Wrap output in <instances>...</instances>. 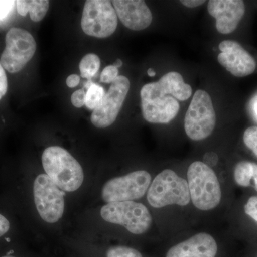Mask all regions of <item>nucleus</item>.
Instances as JSON below:
<instances>
[{"label": "nucleus", "mask_w": 257, "mask_h": 257, "mask_svg": "<svg viewBox=\"0 0 257 257\" xmlns=\"http://www.w3.org/2000/svg\"><path fill=\"white\" fill-rule=\"evenodd\" d=\"M192 94V88L177 72H170L158 82L142 88V111L144 119L153 124H167L179 111V101H186Z\"/></svg>", "instance_id": "f257e3e1"}, {"label": "nucleus", "mask_w": 257, "mask_h": 257, "mask_svg": "<svg viewBox=\"0 0 257 257\" xmlns=\"http://www.w3.org/2000/svg\"><path fill=\"white\" fill-rule=\"evenodd\" d=\"M47 175L62 190H77L84 182V172L78 162L67 150L58 146L47 147L42 156Z\"/></svg>", "instance_id": "f03ea898"}, {"label": "nucleus", "mask_w": 257, "mask_h": 257, "mask_svg": "<svg viewBox=\"0 0 257 257\" xmlns=\"http://www.w3.org/2000/svg\"><path fill=\"white\" fill-rule=\"evenodd\" d=\"M191 200L197 209L209 211L219 205L221 190L214 170L202 162H194L187 171Z\"/></svg>", "instance_id": "7ed1b4c3"}, {"label": "nucleus", "mask_w": 257, "mask_h": 257, "mask_svg": "<svg viewBox=\"0 0 257 257\" xmlns=\"http://www.w3.org/2000/svg\"><path fill=\"white\" fill-rule=\"evenodd\" d=\"M191 198L187 181L172 170H165L155 177L147 192V201L154 208L169 205L184 207Z\"/></svg>", "instance_id": "20e7f679"}, {"label": "nucleus", "mask_w": 257, "mask_h": 257, "mask_svg": "<svg viewBox=\"0 0 257 257\" xmlns=\"http://www.w3.org/2000/svg\"><path fill=\"white\" fill-rule=\"evenodd\" d=\"M216 113L210 95L199 89L194 93L184 119L186 134L191 140L200 141L210 136L216 125Z\"/></svg>", "instance_id": "39448f33"}, {"label": "nucleus", "mask_w": 257, "mask_h": 257, "mask_svg": "<svg viewBox=\"0 0 257 257\" xmlns=\"http://www.w3.org/2000/svg\"><path fill=\"white\" fill-rule=\"evenodd\" d=\"M102 219L111 224L124 226L134 234H142L150 229L151 214L141 203L126 201L106 204L101 209Z\"/></svg>", "instance_id": "423d86ee"}, {"label": "nucleus", "mask_w": 257, "mask_h": 257, "mask_svg": "<svg viewBox=\"0 0 257 257\" xmlns=\"http://www.w3.org/2000/svg\"><path fill=\"white\" fill-rule=\"evenodd\" d=\"M5 44L0 62L10 73L21 71L31 60L37 49L33 36L21 28L10 29L5 37Z\"/></svg>", "instance_id": "0eeeda50"}, {"label": "nucleus", "mask_w": 257, "mask_h": 257, "mask_svg": "<svg viewBox=\"0 0 257 257\" xmlns=\"http://www.w3.org/2000/svg\"><path fill=\"white\" fill-rule=\"evenodd\" d=\"M118 18L112 3L107 0H87L83 10L81 26L86 35L97 38L111 36Z\"/></svg>", "instance_id": "6e6552de"}, {"label": "nucleus", "mask_w": 257, "mask_h": 257, "mask_svg": "<svg viewBox=\"0 0 257 257\" xmlns=\"http://www.w3.org/2000/svg\"><path fill=\"white\" fill-rule=\"evenodd\" d=\"M152 177L145 170L135 171L108 181L101 190V197L109 203L126 202L140 199L151 184Z\"/></svg>", "instance_id": "1a4fd4ad"}, {"label": "nucleus", "mask_w": 257, "mask_h": 257, "mask_svg": "<svg viewBox=\"0 0 257 257\" xmlns=\"http://www.w3.org/2000/svg\"><path fill=\"white\" fill-rule=\"evenodd\" d=\"M34 199L37 211L44 221L57 222L64 214V193L47 175L37 176L34 182Z\"/></svg>", "instance_id": "9d476101"}, {"label": "nucleus", "mask_w": 257, "mask_h": 257, "mask_svg": "<svg viewBox=\"0 0 257 257\" xmlns=\"http://www.w3.org/2000/svg\"><path fill=\"white\" fill-rule=\"evenodd\" d=\"M130 88V82L124 76H118L109 90L96 106L91 121L97 128H106L116 121Z\"/></svg>", "instance_id": "9b49d317"}, {"label": "nucleus", "mask_w": 257, "mask_h": 257, "mask_svg": "<svg viewBox=\"0 0 257 257\" xmlns=\"http://www.w3.org/2000/svg\"><path fill=\"white\" fill-rule=\"evenodd\" d=\"M219 48L221 53L218 55V62L235 77H246L254 72V59L237 42L224 40Z\"/></svg>", "instance_id": "f8f14e48"}, {"label": "nucleus", "mask_w": 257, "mask_h": 257, "mask_svg": "<svg viewBox=\"0 0 257 257\" xmlns=\"http://www.w3.org/2000/svg\"><path fill=\"white\" fill-rule=\"evenodd\" d=\"M208 12L216 19V30L227 35L234 32L245 14V5L241 0H211Z\"/></svg>", "instance_id": "ddd939ff"}, {"label": "nucleus", "mask_w": 257, "mask_h": 257, "mask_svg": "<svg viewBox=\"0 0 257 257\" xmlns=\"http://www.w3.org/2000/svg\"><path fill=\"white\" fill-rule=\"evenodd\" d=\"M117 18L126 28L140 31L152 24L151 10L143 0H114L111 2Z\"/></svg>", "instance_id": "4468645a"}, {"label": "nucleus", "mask_w": 257, "mask_h": 257, "mask_svg": "<svg viewBox=\"0 0 257 257\" xmlns=\"http://www.w3.org/2000/svg\"><path fill=\"white\" fill-rule=\"evenodd\" d=\"M217 253L214 238L207 233H199L172 246L165 257H216Z\"/></svg>", "instance_id": "2eb2a0df"}, {"label": "nucleus", "mask_w": 257, "mask_h": 257, "mask_svg": "<svg viewBox=\"0 0 257 257\" xmlns=\"http://www.w3.org/2000/svg\"><path fill=\"white\" fill-rule=\"evenodd\" d=\"M17 10L21 16H26L30 13L33 22L41 21L45 18L50 7L47 0H18L16 1Z\"/></svg>", "instance_id": "dca6fc26"}, {"label": "nucleus", "mask_w": 257, "mask_h": 257, "mask_svg": "<svg viewBox=\"0 0 257 257\" xmlns=\"http://www.w3.org/2000/svg\"><path fill=\"white\" fill-rule=\"evenodd\" d=\"M100 59L95 54H88L84 56L79 63L81 77L87 79H92L100 68Z\"/></svg>", "instance_id": "f3484780"}, {"label": "nucleus", "mask_w": 257, "mask_h": 257, "mask_svg": "<svg viewBox=\"0 0 257 257\" xmlns=\"http://www.w3.org/2000/svg\"><path fill=\"white\" fill-rule=\"evenodd\" d=\"M253 162L242 161L236 165L234 168L235 182L239 186L247 187L251 186L252 179Z\"/></svg>", "instance_id": "a211bd4d"}, {"label": "nucleus", "mask_w": 257, "mask_h": 257, "mask_svg": "<svg viewBox=\"0 0 257 257\" xmlns=\"http://www.w3.org/2000/svg\"><path fill=\"white\" fill-rule=\"evenodd\" d=\"M105 95L104 88L99 84L93 83L86 92L85 105L88 109H94L100 104L103 97Z\"/></svg>", "instance_id": "6ab92c4d"}, {"label": "nucleus", "mask_w": 257, "mask_h": 257, "mask_svg": "<svg viewBox=\"0 0 257 257\" xmlns=\"http://www.w3.org/2000/svg\"><path fill=\"white\" fill-rule=\"evenodd\" d=\"M106 257H143L135 248L125 246H116L109 248L106 251Z\"/></svg>", "instance_id": "aec40b11"}, {"label": "nucleus", "mask_w": 257, "mask_h": 257, "mask_svg": "<svg viewBox=\"0 0 257 257\" xmlns=\"http://www.w3.org/2000/svg\"><path fill=\"white\" fill-rule=\"evenodd\" d=\"M243 142L246 146L257 157V126H250L245 130L243 134Z\"/></svg>", "instance_id": "412c9836"}, {"label": "nucleus", "mask_w": 257, "mask_h": 257, "mask_svg": "<svg viewBox=\"0 0 257 257\" xmlns=\"http://www.w3.org/2000/svg\"><path fill=\"white\" fill-rule=\"evenodd\" d=\"M119 69L114 65H109L103 69L101 74L100 81L103 83H112L117 78Z\"/></svg>", "instance_id": "4be33fe9"}, {"label": "nucleus", "mask_w": 257, "mask_h": 257, "mask_svg": "<svg viewBox=\"0 0 257 257\" xmlns=\"http://www.w3.org/2000/svg\"><path fill=\"white\" fill-rule=\"evenodd\" d=\"M244 211L248 216L257 221V196L250 197L245 204Z\"/></svg>", "instance_id": "5701e85b"}, {"label": "nucleus", "mask_w": 257, "mask_h": 257, "mask_svg": "<svg viewBox=\"0 0 257 257\" xmlns=\"http://www.w3.org/2000/svg\"><path fill=\"white\" fill-rule=\"evenodd\" d=\"M16 1L0 0V21H3L13 10Z\"/></svg>", "instance_id": "b1692460"}, {"label": "nucleus", "mask_w": 257, "mask_h": 257, "mask_svg": "<svg viewBox=\"0 0 257 257\" xmlns=\"http://www.w3.org/2000/svg\"><path fill=\"white\" fill-rule=\"evenodd\" d=\"M86 92L84 89H79L72 94L71 101L75 107L81 108L85 104Z\"/></svg>", "instance_id": "393cba45"}, {"label": "nucleus", "mask_w": 257, "mask_h": 257, "mask_svg": "<svg viewBox=\"0 0 257 257\" xmlns=\"http://www.w3.org/2000/svg\"><path fill=\"white\" fill-rule=\"evenodd\" d=\"M8 83L4 67L0 62V100L6 94L8 91Z\"/></svg>", "instance_id": "a878e982"}, {"label": "nucleus", "mask_w": 257, "mask_h": 257, "mask_svg": "<svg viewBox=\"0 0 257 257\" xmlns=\"http://www.w3.org/2000/svg\"><path fill=\"white\" fill-rule=\"evenodd\" d=\"M10 228V221L3 214H0V237L4 236Z\"/></svg>", "instance_id": "bb28decb"}, {"label": "nucleus", "mask_w": 257, "mask_h": 257, "mask_svg": "<svg viewBox=\"0 0 257 257\" xmlns=\"http://www.w3.org/2000/svg\"><path fill=\"white\" fill-rule=\"evenodd\" d=\"M79 82H80V77L77 74H72L69 76L67 79V85L69 87L74 88L78 85Z\"/></svg>", "instance_id": "cd10ccee"}, {"label": "nucleus", "mask_w": 257, "mask_h": 257, "mask_svg": "<svg viewBox=\"0 0 257 257\" xmlns=\"http://www.w3.org/2000/svg\"><path fill=\"white\" fill-rule=\"evenodd\" d=\"M181 3H182V5L187 7V8H195L205 3V1H200V0H183V1H181Z\"/></svg>", "instance_id": "c85d7f7f"}, {"label": "nucleus", "mask_w": 257, "mask_h": 257, "mask_svg": "<svg viewBox=\"0 0 257 257\" xmlns=\"http://www.w3.org/2000/svg\"><path fill=\"white\" fill-rule=\"evenodd\" d=\"M252 179L254 180V188L257 192V165L255 163H253Z\"/></svg>", "instance_id": "c756f323"}, {"label": "nucleus", "mask_w": 257, "mask_h": 257, "mask_svg": "<svg viewBox=\"0 0 257 257\" xmlns=\"http://www.w3.org/2000/svg\"><path fill=\"white\" fill-rule=\"evenodd\" d=\"M147 74H148L150 77H155V76L156 75V72H155L153 69L150 68L147 70Z\"/></svg>", "instance_id": "7c9ffc66"}, {"label": "nucleus", "mask_w": 257, "mask_h": 257, "mask_svg": "<svg viewBox=\"0 0 257 257\" xmlns=\"http://www.w3.org/2000/svg\"><path fill=\"white\" fill-rule=\"evenodd\" d=\"M114 67H116V68L119 69L120 67L122 66V61L121 60H117L116 61V62H114Z\"/></svg>", "instance_id": "2f4dec72"}, {"label": "nucleus", "mask_w": 257, "mask_h": 257, "mask_svg": "<svg viewBox=\"0 0 257 257\" xmlns=\"http://www.w3.org/2000/svg\"><path fill=\"white\" fill-rule=\"evenodd\" d=\"M2 257H15V256H11V255H7V256H3Z\"/></svg>", "instance_id": "473e14b6"}]
</instances>
